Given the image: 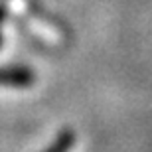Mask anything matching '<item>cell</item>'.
<instances>
[{
	"label": "cell",
	"instance_id": "6da1fadb",
	"mask_svg": "<svg viewBox=\"0 0 152 152\" xmlns=\"http://www.w3.org/2000/svg\"><path fill=\"white\" fill-rule=\"evenodd\" d=\"M36 81H38V75L30 65H24V63L0 65V87L28 89Z\"/></svg>",
	"mask_w": 152,
	"mask_h": 152
},
{
	"label": "cell",
	"instance_id": "277c9868",
	"mask_svg": "<svg viewBox=\"0 0 152 152\" xmlns=\"http://www.w3.org/2000/svg\"><path fill=\"white\" fill-rule=\"evenodd\" d=\"M2 28V26H0ZM2 44H4V38H2V32H0V48H2Z\"/></svg>",
	"mask_w": 152,
	"mask_h": 152
},
{
	"label": "cell",
	"instance_id": "3957f363",
	"mask_svg": "<svg viewBox=\"0 0 152 152\" xmlns=\"http://www.w3.org/2000/svg\"><path fill=\"white\" fill-rule=\"evenodd\" d=\"M6 18H8V8L6 6H0V26L6 22Z\"/></svg>",
	"mask_w": 152,
	"mask_h": 152
},
{
	"label": "cell",
	"instance_id": "7a4b0ae2",
	"mask_svg": "<svg viewBox=\"0 0 152 152\" xmlns=\"http://www.w3.org/2000/svg\"><path fill=\"white\" fill-rule=\"evenodd\" d=\"M75 140H77V134H75L73 129H61L59 132H57V136L53 138V142L51 144H48V146L44 148L42 152H69L71 148H73Z\"/></svg>",
	"mask_w": 152,
	"mask_h": 152
}]
</instances>
